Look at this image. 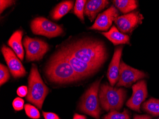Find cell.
Masks as SVG:
<instances>
[{
	"label": "cell",
	"mask_w": 159,
	"mask_h": 119,
	"mask_svg": "<svg viewBox=\"0 0 159 119\" xmlns=\"http://www.w3.org/2000/svg\"><path fill=\"white\" fill-rule=\"evenodd\" d=\"M79 60L100 68L107 59L104 43L92 39L75 40L61 47Z\"/></svg>",
	"instance_id": "cell-1"
},
{
	"label": "cell",
	"mask_w": 159,
	"mask_h": 119,
	"mask_svg": "<svg viewBox=\"0 0 159 119\" xmlns=\"http://www.w3.org/2000/svg\"><path fill=\"white\" fill-rule=\"evenodd\" d=\"M45 73L50 81L67 84L80 80L70 63L56 52L46 66Z\"/></svg>",
	"instance_id": "cell-2"
},
{
	"label": "cell",
	"mask_w": 159,
	"mask_h": 119,
	"mask_svg": "<svg viewBox=\"0 0 159 119\" xmlns=\"http://www.w3.org/2000/svg\"><path fill=\"white\" fill-rule=\"evenodd\" d=\"M48 93L49 89L41 78L37 66L32 64L28 78V93L26 99L41 109Z\"/></svg>",
	"instance_id": "cell-3"
},
{
	"label": "cell",
	"mask_w": 159,
	"mask_h": 119,
	"mask_svg": "<svg viewBox=\"0 0 159 119\" xmlns=\"http://www.w3.org/2000/svg\"><path fill=\"white\" fill-rule=\"evenodd\" d=\"M99 99L101 106L106 111H120L124 105L126 91L122 88H114L108 84L100 88Z\"/></svg>",
	"instance_id": "cell-4"
},
{
	"label": "cell",
	"mask_w": 159,
	"mask_h": 119,
	"mask_svg": "<svg viewBox=\"0 0 159 119\" xmlns=\"http://www.w3.org/2000/svg\"><path fill=\"white\" fill-rule=\"evenodd\" d=\"M101 80H96L91 85L82 97L79 105L80 111L96 119H100L101 114L98 91Z\"/></svg>",
	"instance_id": "cell-5"
},
{
	"label": "cell",
	"mask_w": 159,
	"mask_h": 119,
	"mask_svg": "<svg viewBox=\"0 0 159 119\" xmlns=\"http://www.w3.org/2000/svg\"><path fill=\"white\" fill-rule=\"evenodd\" d=\"M31 28L35 34L44 36L48 38L58 36L63 33L60 26L44 17H37L31 22Z\"/></svg>",
	"instance_id": "cell-6"
},
{
	"label": "cell",
	"mask_w": 159,
	"mask_h": 119,
	"mask_svg": "<svg viewBox=\"0 0 159 119\" xmlns=\"http://www.w3.org/2000/svg\"><path fill=\"white\" fill-rule=\"evenodd\" d=\"M26 50V59L28 62L39 61L43 59L48 52L49 47L47 43L41 39L25 37L23 41Z\"/></svg>",
	"instance_id": "cell-7"
},
{
	"label": "cell",
	"mask_w": 159,
	"mask_h": 119,
	"mask_svg": "<svg viewBox=\"0 0 159 119\" xmlns=\"http://www.w3.org/2000/svg\"><path fill=\"white\" fill-rule=\"evenodd\" d=\"M146 73L129 66L123 61L120 62L119 76L116 87H129L137 80L147 77Z\"/></svg>",
	"instance_id": "cell-8"
},
{
	"label": "cell",
	"mask_w": 159,
	"mask_h": 119,
	"mask_svg": "<svg viewBox=\"0 0 159 119\" xmlns=\"http://www.w3.org/2000/svg\"><path fill=\"white\" fill-rule=\"evenodd\" d=\"M57 53H59L70 63L80 79L90 76L99 69L95 66L75 58L61 48Z\"/></svg>",
	"instance_id": "cell-9"
},
{
	"label": "cell",
	"mask_w": 159,
	"mask_h": 119,
	"mask_svg": "<svg viewBox=\"0 0 159 119\" xmlns=\"http://www.w3.org/2000/svg\"><path fill=\"white\" fill-rule=\"evenodd\" d=\"M133 94L126 103V106L134 111L140 112V106L148 96L147 84L145 80H139L133 85Z\"/></svg>",
	"instance_id": "cell-10"
},
{
	"label": "cell",
	"mask_w": 159,
	"mask_h": 119,
	"mask_svg": "<svg viewBox=\"0 0 159 119\" xmlns=\"http://www.w3.org/2000/svg\"><path fill=\"white\" fill-rule=\"evenodd\" d=\"M143 19V17L142 14L135 11L118 17L114 22L122 33L129 34L142 23Z\"/></svg>",
	"instance_id": "cell-11"
},
{
	"label": "cell",
	"mask_w": 159,
	"mask_h": 119,
	"mask_svg": "<svg viewBox=\"0 0 159 119\" xmlns=\"http://www.w3.org/2000/svg\"><path fill=\"white\" fill-rule=\"evenodd\" d=\"M2 52L12 76L14 78L25 76L26 71L14 52L4 45L2 46Z\"/></svg>",
	"instance_id": "cell-12"
},
{
	"label": "cell",
	"mask_w": 159,
	"mask_h": 119,
	"mask_svg": "<svg viewBox=\"0 0 159 119\" xmlns=\"http://www.w3.org/2000/svg\"><path fill=\"white\" fill-rule=\"evenodd\" d=\"M118 11L112 5L109 8L99 14L95 23L90 28V29L99 31H107L112 25L113 21L118 17Z\"/></svg>",
	"instance_id": "cell-13"
},
{
	"label": "cell",
	"mask_w": 159,
	"mask_h": 119,
	"mask_svg": "<svg viewBox=\"0 0 159 119\" xmlns=\"http://www.w3.org/2000/svg\"><path fill=\"white\" fill-rule=\"evenodd\" d=\"M122 49V46H118L115 49L111 62L108 68L107 77L112 87L115 85L117 81L118 80L120 65Z\"/></svg>",
	"instance_id": "cell-14"
},
{
	"label": "cell",
	"mask_w": 159,
	"mask_h": 119,
	"mask_svg": "<svg viewBox=\"0 0 159 119\" xmlns=\"http://www.w3.org/2000/svg\"><path fill=\"white\" fill-rule=\"evenodd\" d=\"M109 3V1L105 0H90L86 3L84 12L92 22L97 14L107 7Z\"/></svg>",
	"instance_id": "cell-15"
},
{
	"label": "cell",
	"mask_w": 159,
	"mask_h": 119,
	"mask_svg": "<svg viewBox=\"0 0 159 119\" xmlns=\"http://www.w3.org/2000/svg\"><path fill=\"white\" fill-rule=\"evenodd\" d=\"M23 35V31L20 30H17L12 34L8 42V45L12 48L18 58L21 61L24 60L25 54L24 48L21 43Z\"/></svg>",
	"instance_id": "cell-16"
},
{
	"label": "cell",
	"mask_w": 159,
	"mask_h": 119,
	"mask_svg": "<svg viewBox=\"0 0 159 119\" xmlns=\"http://www.w3.org/2000/svg\"><path fill=\"white\" fill-rule=\"evenodd\" d=\"M114 45L122 44H129V37L127 35L119 32L115 26H112L108 32L102 33Z\"/></svg>",
	"instance_id": "cell-17"
},
{
	"label": "cell",
	"mask_w": 159,
	"mask_h": 119,
	"mask_svg": "<svg viewBox=\"0 0 159 119\" xmlns=\"http://www.w3.org/2000/svg\"><path fill=\"white\" fill-rule=\"evenodd\" d=\"M74 6L72 1H63L56 5L51 13V16L54 20H59L66 14Z\"/></svg>",
	"instance_id": "cell-18"
},
{
	"label": "cell",
	"mask_w": 159,
	"mask_h": 119,
	"mask_svg": "<svg viewBox=\"0 0 159 119\" xmlns=\"http://www.w3.org/2000/svg\"><path fill=\"white\" fill-rule=\"evenodd\" d=\"M113 4L122 13H128L135 9L138 7V2L135 0H114Z\"/></svg>",
	"instance_id": "cell-19"
},
{
	"label": "cell",
	"mask_w": 159,
	"mask_h": 119,
	"mask_svg": "<svg viewBox=\"0 0 159 119\" xmlns=\"http://www.w3.org/2000/svg\"><path fill=\"white\" fill-rule=\"evenodd\" d=\"M143 110L153 116H159V100L151 98L142 105Z\"/></svg>",
	"instance_id": "cell-20"
},
{
	"label": "cell",
	"mask_w": 159,
	"mask_h": 119,
	"mask_svg": "<svg viewBox=\"0 0 159 119\" xmlns=\"http://www.w3.org/2000/svg\"><path fill=\"white\" fill-rule=\"evenodd\" d=\"M103 119H131L129 112L125 109L123 112H119L117 111H110L103 117Z\"/></svg>",
	"instance_id": "cell-21"
},
{
	"label": "cell",
	"mask_w": 159,
	"mask_h": 119,
	"mask_svg": "<svg viewBox=\"0 0 159 119\" xmlns=\"http://www.w3.org/2000/svg\"><path fill=\"white\" fill-rule=\"evenodd\" d=\"M87 1L85 0H77L74 8V13L79 19L84 21V13L85 6Z\"/></svg>",
	"instance_id": "cell-22"
},
{
	"label": "cell",
	"mask_w": 159,
	"mask_h": 119,
	"mask_svg": "<svg viewBox=\"0 0 159 119\" xmlns=\"http://www.w3.org/2000/svg\"><path fill=\"white\" fill-rule=\"evenodd\" d=\"M25 110L28 117L33 119H38L40 118L39 111L37 108L30 104H26Z\"/></svg>",
	"instance_id": "cell-23"
},
{
	"label": "cell",
	"mask_w": 159,
	"mask_h": 119,
	"mask_svg": "<svg viewBox=\"0 0 159 119\" xmlns=\"http://www.w3.org/2000/svg\"><path fill=\"white\" fill-rule=\"evenodd\" d=\"M10 78L8 69L5 65L1 64L0 65V85H2L5 84Z\"/></svg>",
	"instance_id": "cell-24"
},
{
	"label": "cell",
	"mask_w": 159,
	"mask_h": 119,
	"mask_svg": "<svg viewBox=\"0 0 159 119\" xmlns=\"http://www.w3.org/2000/svg\"><path fill=\"white\" fill-rule=\"evenodd\" d=\"M25 102L23 99L19 97H17L12 102V106L14 110L20 111L23 110L25 107Z\"/></svg>",
	"instance_id": "cell-25"
},
{
	"label": "cell",
	"mask_w": 159,
	"mask_h": 119,
	"mask_svg": "<svg viewBox=\"0 0 159 119\" xmlns=\"http://www.w3.org/2000/svg\"><path fill=\"white\" fill-rule=\"evenodd\" d=\"M14 1H10V0H1L0 1V11H1V13H2V11H4V10L6 9L7 8L11 6L13 3H14Z\"/></svg>",
	"instance_id": "cell-26"
},
{
	"label": "cell",
	"mask_w": 159,
	"mask_h": 119,
	"mask_svg": "<svg viewBox=\"0 0 159 119\" xmlns=\"http://www.w3.org/2000/svg\"><path fill=\"white\" fill-rule=\"evenodd\" d=\"M28 93V89L25 86L19 87L17 90V94L20 97L26 96Z\"/></svg>",
	"instance_id": "cell-27"
},
{
	"label": "cell",
	"mask_w": 159,
	"mask_h": 119,
	"mask_svg": "<svg viewBox=\"0 0 159 119\" xmlns=\"http://www.w3.org/2000/svg\"><path fill=\"white\" fill-rule=\"evenodd\" d=\"M43 114L44 119H60L57 114L53 112H43Z\"/></svg>",
	"instance_id": "cell-28"
},
{
	"label": "cell",
	"mask_w": 159,
	"mask_h": 119,
	"mask_svg": "<svg viewBox=\"0 0 159 119\" xmlns=\"http://www.w3.org/2000/svg\"><path fill=\"white\" fill-rule=\"evenodd\" d=\"M134 119H152V117L150 115L144 114V115H135Z\"/></svg>",
	"instance_id": "cell-29"
},
{
	"label": "cell",
	"mask_w": 159,
	"mask_h": 119,
	"mask_svg": "<svg viewBox=\"0 0 159 119\" xmlns=\"http://www.w3.org/2000/svg\"><path fill=\"white\" fill-rule=\"evenodd\" d=\"M73 119H87L86 116L84 115H80L78 113H75L73 117Z\"/></svg>",
	"instance_id": "cell-30"
},
{
	"label": "cell",
	"mask_w": 159,
	"mask_h": 119,
	"mask_svg": "<svg viewBox=\"0 0 159 119\" xmlns=\"http://www.w3.org/2000/svg\"><path fill=\"white\" fill-rule=\"evenodd\" d=\"M158 119H159V118H158Z\"/></svg>",
	"instance_id": "cell-31"
}]
</instances>
